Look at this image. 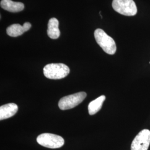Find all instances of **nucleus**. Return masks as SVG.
<instances>
[{
	"mask_svg": "<svg viewBox=\"0 0 150 150\" xmlns=\"http://www.w3.org/2000/svg\"><path fill=\"white\" fill-rule=\"evenodd\" d=\"M69 67L64 64H50L43 68V74L49 79L59 80L66 77L70 74Z\"/></svg>",
	"mask_w": 150,
	"mask_h": 150,
	"instance_id": "nucleus-1",
	"label": "nucleus"
},
{
	"mask_svg": "<svg viewBox=\"0 0 150 150\" xmlns=\"http://www.w3.org/2000/svg\"><path fill=\"white\" fill-rule=\"evenodd\" d=\"M97 43L107 54H114L116 51V45L112 38L108 36L102 29L98 28L94 32Z\"/></svg>",
	"mask_w": 150,
	"mask_h": 150,
	"instance_id": "nucleus-2",
	"label": "nucleus"
},
{
	"mask_svg": "<svg viewBox=\"0 0 150 150\" xmlns=\"http://www.w3.org/2000/svg\"><path fill=\"white\" fill-rule=\"evenodd\" d=\"M112 7L115 11L125 16H134L137 12L134 0H113Z\"/></svg>",
	"mask_w": 150,
	"mask_h": 150,
	"instance_id": "nucleus-3",
	"label": "nucleus"
},
{
	"mask_svg": "<svg viewBox=\"0 0 150 150\" xmlns=\"http://www.w3.org/2000/svg\"><path fill=\"white\" fill-rule=\"evenodd\" d=\"M37 142L43 147L49 149H58L63 146L64 139L57 134L44 133L40 134L37 138Z\"/></svg>",
	"mask_w": 150,
	"mask_h": 150,
	"instance_id": "nucleus-4",
	"label": "nucleus"
},
{
	"mask_svg": "<svg viewBox=\"0 0 150 150\" xmlns=\"http://www.w3.org/2000/svg\"><path fill=\"white\" fill-rule=\"evenodd\" d=\"M87 94L85 92H80L64 96L60 99L59 107L62 110L73 108L82 102L86 98Z\"/></svg>",
	"mask_w": 150,
	"mask_h": 150,
	"instance_id": "nucleus-5",
	"label": "nucleus"
},
{
	"mask_svg": "<svg viewBox=\"0 0 150 150\" xmlns=\"http://www.w3.org/2000/svg\"><path fill=\"white\" fill-rule=\"evenodd\" d=\"M150 145V131L144 129L133 140L131 150H147Z\"/></svg>",
	"mask_w": 150,
	"mask_h": 150,
	"instance_id": "nucleus-6",
	"label": "nucleus"
},
{
	"mask_svg": "<svg viewBox=\"0 0 150 150\" xmlns=\"http://www.w3.org/2000/svg\"><path fill=\"white\" fill-rule=\"evenodd\" d=\"M31 27L30 22H25L23 26L20 24H13L7 28L6 32L8 36L11 37H18L22 35L24 32L28 31Z\"/></svg>",
	"mask_w": 150,
	"mask_h": 150,
	"instance_id": "nucleus-7",
	"label": "nucleus"
},
{
	"mask_svg": "<svg viewBox=\"0 0 150 150\" xmlns=\"http://www.w3.org/2000/svg\"><path fill=\"white\" fill-rule=\"evenodd\" d=\"M18 111V106L14 103H10L0 107V120L13 116Z\"/></svg>",
	"mask_w": 150,
	"mask_h": 150,
	"instance_id": "nucleus-8",
	"label": "nucleus"
},
{
	"mask_svg": "<svg viewBox=\"0 0 150 150\" xmlns=\"http://www.w3.org/2000/svg\"><path fill=\"white\" fill-rule=\"evenodd\" d=\"M1 7L5 10L11 12H18L24 9L23 4L18 2H14L12 0H1Z\"/></svg>",
	"mask_w": 150,
	"mask_h": 150,
	"instance_id": "nucleus-9",
	"label": "nucleus"
},
{
	"mask_svg": "<svg viewBox=\"0 0 150 150\" xmlns=\"http://www.w3.org/2000/svg\"><path fill=\"white\" fill-rule=\"evenodd\" d=\"M59 22L56 18H51L48 23L47 35L49 38L52 39H57L60 36L59 28Z\"/></svg>",
	"mask_w": 150,
	"mask_h": 150,
	"instance_id": "nucleus-10",
	"label": "nucleus"
},
{
	"mask_svg": "<svg viewBox=\"0 0 150 150\" xmlns=\"http://www.w3.org/2000/svg\"><path fill=\"white\" fill-rule=\"evenodd\" d=\"M106 99V97L104 95L98 97L95 100L91 101L88 106V111L90 115H93L98 112L101 109L103 103Z\"/></svg>",
	"mask_w": 150,
	"mask_h": 150,
	"instance_id": "nucleus-11",
	"label": "nucleus"
}]
</instances>
